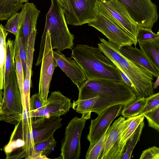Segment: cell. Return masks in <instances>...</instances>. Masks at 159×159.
I'll list each match as a JSON object with an SVG mask.
<instances>
[{
    "label": "cell",
    "mask_w": 159,
    "mask_h": 159,
    "mask_svg": "<svg viewBox=\"0 0 159 159\" xmlns=\"http://www.w3.org/2000/svg\"><path fill=\"white\" fill-rule=\"evenodd\" d=\"M62 120L60 117H39L32 121L21 119L15 125L6 145L7 148L15 153L17 158H25L36 143L53 135L61 127Z\"/></svg>",
    "instance_id": "cell-1"
},
{
    "label": "cell",
    "mask_w": 159,
    "mask_h": 159,
    "mask_svg": "<svg viewBox=\"0 0 159 159\" xmlns=\"http://www.w3.org/2000/svg\"><path fill=\"white\" fill-rule=\"evenodd\" d=\"M79 91V100L98 97L93 111L98 115L109 107L117 104L124 105L136 98L134 93L123 80L88 79Z\"/></svg>",
    "instance_id": "cell-2"
},
{
    "label": "cell",
    "mask_w": 159,
    "mask_h": 159,
    "mask_svg": "<svg viewBox=\"0 0 159 159\" xmlns=\"http://www.w3.org/2000/svg\"><path fill=\"white\" fill-rule=\"evenodd\" d=\"M71 57L79 64L88 79L122 80L116 66L98 48L87 44H78L72 49Z\"/></svg>",
    "instance_id": "cell-3"
},
{
    "label": "cell",
    "mask_w": 159,
    "mask_h": 159,
    "mask_svg": "<svg viewBox=\"0 0 159 159\" xmlns=\"http://www.w3.org/2000/svg\"><path fill=\"white\" fill-rule=\"evenodd\" d=\"M51 0L43 32L49 34L52 50L57 49L61 52L66 49H72L74 35L69 30L64 11L55 0Z\"/></svg>",
    "instance_id": "cell-4"
},
{
    "label": "cell",
    "mask_w": 159,
    "mask_h": 159,
    "mask_svg": "<svg viewBox=\"0 0 159 159\" xmlns=\"http://www.w3.org/2000/svg\"><path fill=\"white\" fill-rule=\"evenodd\" d=\"M0 108L1 121L16 125L22 116L21 94L17 80L16 68L10 73L4 83Z\"/></svg>",
    "instance_id": "cell-5"
},
{
    "label": "cell",
    "mask_w": 159,
    "mask_h": 159,
    "mask_svg": "<svg viewBox=\"0 0 159 159\" xmlns=\"http://www.w3.org/2000/svg\"><path fill=\"white\" fill-rule=\"evenodd\" d=\"M88 24L102 33L109 42L119 49L133 45L135 46L137 44V41L115 22L99 0L96 19Z\"/></svg>",
    "instance_id": "cell-6"
},
{
    "label": "cell",
    "mask_w": 159,
    "mask_h": 159,
    "mask_svg": "<svg viewBox=\"0 0 159 159\" xmlns=\"http://www.w3.org/2000/svg\"><path fill=\"white\" fill-rule=\"evenodd\" d=\"M114 64L131 81L135 89L136 98H147L155 93L152 86L153 76L149 71L123 56L119 64Z\"/></svg>",
    "instance_id": "cell-7"
},
{
    "label": "cell",
    "mask_w": 159,
    "mask_h": 159,
    "mask_svg": "<svg viewBox=\"0 0 159 159\" xmlns=\"http://www.w3.org/2000/svg\"><path fill=\"white\" fill-rule=\"evenodd\" d=\"M91 113L72 119L66 126L64 138L61 141L60 157L63 159H79L81 154L80 139L87 120Z\"/></svg>",
    "instance_id": "cell-8"
},
{
    "label": "cell",
    "mask_w": 159,
    "mask_h": 159,
    "mask_svg": "<svg viewBox=\"0 0 159 159\" xmlns=\"http://www.w3.org/2000/svg\"><path fill=\"white\" fill-rule=\"evenodd\" d=\"M140 27L152 29L158 18L156 5L151 0H118Z\"/></svg>",
    "instance_id": "cell-9"
},
{
    "label": "cell",
    "mask_w": 159,
    "mask_h": 159,
    "mask_svg": "<svg viewBox=\"0 0 159 159\" xmlns=\"http://www.w3.org/2000/svg\"><path fill=\"white\" fill-rule=\"evenodd\" d=\"M43 35L45 39L43 57L41 62L39 93L44 105L48 98L50 82L57 62L53 56L50 37L47 32L43 33Z\"/></svg>",
    "instance_id": "cell-10"
},
{
    "label": "cell",
    "mask_w": 159,
    "mask_h": 159,
    "mask_svg": "<svg viewBox=\"0 0 159 159\" xmlns=\"http://www.w3.org/2000/svg\"><path fill=\"white\" fill-rule=\"evenodd\" d=\"M72 106L71 99L59 91L52 92L45 105L39 110L30 111L32 120L39 117H60L68 112Z\"/></svg>",
    "instance_id": "cell-11"
},
{
    "label": "cell",
    "mask_w": 159,
    "mask_h": 159,
    "mask_svg": "<svg viewBox=\"0 0 159 159\" xmlns=\"http://www.w3.org/2000/svg\"><path fill=\"white\" fill-rule=\"evenodd\" d=\"M115 22L137 41L139 26L118 0H99Z\"/></svg>",
    "instance_id": "cell-12"
},
{
    "label": "cell",
    "mask_w": 159,
    "mask_h": 159,
    "mask_svg": "<svg viewBox=\"0 0 159 159\" xmlns=\"http://www.w3.org/2000/svg\"><path fill=\"white\" fill-rule=\"evenodd\" d=\"M123 106L117 104L109 107L98 114L97 118L91 120L87 136L89 146L96 142L109 128L114 120L121 114Z\"/></svg>",
    "instance_id": "cell-13"
},
{
    "label": "cell",
    "mask_w": 159,
    "mask_h": 159,
    "mask_svg": "<svg viewBox=\"0 0 159 159\" xmlns=\"http://www.w3.org/2000/svg\"><path fill=\"white\" fill-rule=\"evenodd\" d=\"M144 117L143 115H139L125 120L123 127L106 159H121L128 141L140 123L144 120Z\"/></svg>",
    "instance_id": "cell-14"
},
{
    "label": "cell",
    "mask_w": 159,
    "mask_h": 159,
    "mask_svg": "<svg viewBox=\"0 0 159 159\" xmlns=\"http://www.w3.org/2000/svg\"><path fill=\"white\" fill-rule=\"evenodd\" d=\"M53 56L59 67L79 89L88 78L78 62L71 57H67L58 50H53Z\"/></svg>",
    "instance_id": "cell-15"
},
{
    "label": "cell",
    "mask_w": 159,
    "mask_h": 159,
    "mask_svg": "<svg viewBox=\"0 0 159 159\" xmlns=\"http://www.w3.org/2000/svg\"><path fill=\"white\" fill-rule=\"evenodd\" d=\"M19 13L18 32L17 35L24 38L27 49L28 40L30 34L37 29V23L40 11L33 3L25 2Z\"/></svg>",
    "instance_id": "cell-16"
},
{
    "label": "cell",
    "mask_w": 159,
    "mask_h": 159,
    "mask_svg": "<svg viewBox=\"0 0 159 159\" xmlns=\"http://www.w3.org/2000/svg\"><path fill=\"white\" fill-rule=\"evenodd\" d=\"M98 0H70L74 9L78 26L95 20L98 11Z\"/></svg>",
    "instance_id": "cell-17"
},
{
    "label": "cell",
    "mask_w": 159,
    "mask_h": 159,
    "mask_svg": "<svg viewBox=\"0 0 159 159\" xmlns=\"http://www.w3.org/2000/svg\"><path fill=\"white\" fill-rule=\"evenodd\" d=\"M122 55L126 59L137 65L150 72L153 76H159L158 70L148 60L141 50L135 46H126L119 49Z\"/></svg>",
    "instance_id": "cell-18"
},
{
    "label": "cell",
    "mask_w": 159,
    "mask_h": 159,
    "mask_svg": "<svg viewBox=\"0 0 159 159\" xmlns=\"http://www.w3.org/2000/svg\"><path fill=\"white\" fill-rule=\"evenodd\" d=\"M125 120L124 117L120 116L109 127L105 135L103 147L99 159H106L123 127Z\"/></svg>",
    "instance_id": "cell-19"
},
{
    "label": "cell",
    "mask_w": 159,
    "mask_h": 159,
    "mask_svg": "<svg viewBox=\"0 0 159 159\" xmlns=\"http://www.w3.org/2000/svg\"><path fill=\"white\" fill-rule=\"evenodd\" d=\"M57 142L53 135L36 143L28 152L25 159H48L47 157L55 148Z\"/></svg>",
    "instance_id": "cell-20"
},
{
    "label": "cell",
    "mask_w": 159,
    "mask_h": 159,
    "mask_svg": "<svg viewBox=\"0 0 159 159\" xmlns=\"http://www.w3.org/2000/svg\"><path fill=\"white\" fill-rule=\"evenodd\" d=\"M32 68L26 66L23 92L21 95L23 116H30V88Z\"/></svg>",
    "instance_id": "cell-21"
},
{
    "label": "cell",
    "mask_w": 159,
    "mask_h": 159,
    "mask_svg": "<svg viewBox=\"0 0 159 159\" xmlns=\"http://www.w3.org/2000/svg\"><path fill=\"white\" fill-rule=\"evenodd\" d=\"M101 41L98 45L101 52L114 64H119L123 58L119 48L112 43L104 39L99 38Z\"/></svg>",
    "instance_id": "cell-22"
},
{
    "label": "cell",
    "mask_w": 159,
    "mask_h": 159,
    "mask_svg": "<svg viewBox=\"0 0 159 159\" xmlns=\"http://www.w3.org/2000/svg\"><path fill=\"white\" fill-rule=\"evenodd\" d=\"M8 32L0 24V89H3L5 75V63L6 56V39Z\"/></svg>",
    "instance_id": "cell-23"
},
{
    "label": "cell",
    "mask_w": 159,
    "mask_h": 159,
    "mask_svg": "<svg viewBox=\"0 0 159 159\" xmlns=\"http://www.w3.org/2000/svg\"><path fill=\"white\" fill-rule=\"evenodd\" d=\"M148 98H136L124 105L120 114L127 118L139 115L146 104Z\"/></svg>",
    "instance_id": "cell-24"
},
{
    "label": "cell",
    "mask_w": 159,
    "mask_h": 159,
    "mask_svg": "<svg viewBox=\"0 0 159 159\" xmlns=\"http://www.w3.org/2000/svg\"><path fill=\"white\" fill-rule=\"evenodd\" d=\"M23 5L19 0H0V20H7Z\"/></svg>",
    "instance_id": "cell-25"
},
{
    "label": "cell",
    "mask_w": 159,
    "mask_h": 159,
    "mask_svg": "<svg viewBox=\"0 0 159 159\" xmlns=\"http://www.w3.org/2000/svg\"><path fill=\"white\" fill-rule=\"evenodd\" d=\"M6 56L5 63V82L12 70L16 68V46L14 41L9 39L6 42Z\"/></svg>",
    "instance_id": "cell-26"
},
{
    "label": "cell",
    "mask_w": 159,
    "mask_h": 159,
    "mask_svg": "<svg viewBox=\"0 0 159 159\" xmlns=\"http://www.w3.org/2000/svg\"><path fill=\"white\" fill-rule=\"evenodd\" d=\"M138 43L140 49L148 60L159 71V47L149 43Z\"/></svg>",
    "instance_id": "cell-27"
},
{
    "label": "cell",
    "mask_w": 159,
    "mask_h": 159,
    "mask_svg": "<svg viewBox=\"0 0 159 159\" xmlns=\"http://www.w3.org/2000/svg\"><path fill=\"white\" fill-rule=\"evenodd\" d=\"M137 43H147L159 47V33H154L152 29L139 26L137 36Z\"/></svg>",
    "instance_id": "cell-28"
},
{
    "label": "cell",
    "mask_w": 159,
    "mask_h": 159,
    "mask_svg": "<svg viewBox=\"0 0 159 159\" xmlns=\"http://www.w3.org/2000/svg\"><path fill=\"white\" fill-rule=\"evenodd\" d=\"M144 126V120L142 121L128 141L125 150L121 159H130L133 151L138 142L139 141Z\"/></svg>",
    "instance_id": "cell-29"
},
{
    "label": "cell",
    "mask_w": 159,
    "mask_h": 159,
    "mask_svg": "<svg viewBox=\"0 0 159 159\" xmlns=\"http://www.w3.org/2000/svg\"><path fill=\"white\" fill-rule=\"evenodd\" d=\"M62 8L67 24L78 26V22L74 9L70 0H55Z\"/></svg>",
    "instance_id": "cell-30"
},
{
    "label": "cell",
    "mask_w": 159,
    "mask_h": 159,
    "mask_svg": "<svg viewBox=\"0 0 159 159\" xmlns=\"http://www.w3.org/2000/svg\"><path fill=\"white\" fill-rule=\"evenodd\" d=\"M108 129H107L99 139L94 144L89 146L86 153V159H99L103 147L105 135Z\"/></svg>",
    "instance_id": "cell-31"
},
{
    "label": "cell",
    "mask_w": 159,
    "mask_h": 159,
    "mask_svg": "<svg viewBox=\"0 0 159 159\" xmlns=\"http://www.w3.org/2000/svg\"><path fill=\"white\" fill-rule=\"evenodd\" d=\"M18 49L19 57L22 64L25 77L26 68L27 53L25 40L23 37L17 35L14 41Z\"/></svg>",
    "instance_id": "cell-32"
},
{
    "label": "cell",
    "mask_w": 159,
    "mask_h": 159,
    "mask_svg": "<svg viewBox=\"0 0 159 159\" xmlns=\"http://www.w3.org/2000/svg\"><path fill=\"white\" fill-rule=\"evenodd\" d=\"M14 42L16 46L15 62L16 75L21 95L23 92L25 77L22 64L19 56L18 48L16 43L14 41Z\"/></svg>",
    "instance_id": "cell-33"
},
{
    "label": "cell",
    "mask_w": 159,
    "mask_h": 159,
    "mask_svg": "<svg viewBox=\"0 0 159 159\" xmlns=\"http://www.w3.org/2000/svg\"><path fill=\"white\" fill-rule=\"evenodd\" d=\"M147 119L148 126L159 131V106L143 114Z\"/></svg>",
    "instance_id": "cell-34"
},
{
    "label": "cell",
    "mask_w": 159,
    "mask_h": 159,
    "mask_svg": "<svg viewBox=\"0 0 159 159\" xmlns=\"http://www.w3.org/2000/svg\"><path fill=\"white\" fill-rule=\"evenodd\" d=\"M19 13L14 14L7 19L4 26L5 30L7 32L13 34L16 36L17 35L19 29Z\"/></svg>",
    "instance_id": "cell-35"
},
{
    "label": "cell",
    "mask_w": 159,
    "mask_h": 159,
    "mask_svg": "<svg viewBox=\"0 0 159 159\" xmlns=\"http://www.w3.org/2000/svg\"><path fill=\"white\" fill-rule=\"evenodd\" d=\"M159 106V93L148 97L146 104L139 115L150 111Z\"/></svg>",
    "instance_id": "cell-36"
},
{
    "label": "cell",
    "mask_w": 159,
    "mask_h": 159,
    "mask_svg": "<svg viewBox=\"0 0 159 159\" xmlns=\"http://www.w3.org/2000/svg\"><path fill=\"white\" fill-rule=\"evenodd\" d=\"M140 159H159V149L153 146L143 151L140 156Z\"/></svg>",
    "instance_id": "cell-37"
},
{
    "label": "cell",
    "mask_w": 159,
    "mask_h": 159,
    "mask_svg": "<svg viewBox=\"0 0 159 159\" xmlns=\"http://www.w3.org/2000/svg\"><path fill=\"white\" fill-rule=\"evenodd\" d=\"M44 105L38 93L33 95L30 98V111L39 110Z\"/></svg>",
    "instance_id": "cell-38"
},
{
    "label": "cell",
    "mask_w": 159,
    "mask_h": 159,
    "mask_svg": "<svg viewBox=\"0 0 159 159\" xmlns=\"http://www.w3.org/2000/svg\"><path fill=\"white\" fill-rule=\"evenodd\" d=\"M117 68L120 75L122 79V80L129 87L132 91L134 93H135V89L128 77L119 69Z\"/></svg>",
    "instance_id": "cell-39"
},
{
    "label": "cell",
    "mask_w": 159,
    "mask_h": 159,
    "mask_svg": "<svg viewBox=\"0 0 159 159\" xmlns=\"http://www.w3.org/2000/svg\"><path fill=\"white\" fill-rule=\"evenodd\" d=\"M157 78L156 81L152 84L153 88L154 89H157L159 84V76Z\"/></svg>",
    "instance_id": "cell-40"
},
{
    "label": "cell",
    "mask_w": 159,
    "mask_h": 159,
    "mask_svg": "<svg viewBox=\"0 0 159 159\" xmlns=\"http://www.w3.org/2000/svg\"><path fill=\"white\" fill-rule=\"evenodd\" d=\"M2 90L0 89V108L3 99L2 96H3V92H2Z\"/></svg>",
    "instance_id": "cell-41"
},
{
    "label": "cell",
    "mask_w": 159,
    "mask_h": 159,
    "mask_svg": "<svg viewBox=\"0 0 159 159\" xmlns=\"http://www.w3.org/2000/svg\"><path fill=\"white\" fill-rule=\"evenodd\" d=\"M20 2L23 3L24 2H28L29 0H19Z\"/></svg>",
    "instance_id": "cell-42"
},
{
    "label": "cell",
    "mask_w": 159,
    "mask_h": 159,
    "mask_svg": "<svg viewBox=\"0 0 159 159\" xmlns=\"http://www.w3.org/2000/svg\"><path fill=\"white\" fill-rule=\"evenodd\" d=\"M0 121H1V115L0 114Z\"/></svg>",
    "instance_id": "cell-43"
},
{
    "label": "cell",
    "mask_w": 159,
    "mask_h": 159,
    "mask_svg": "<svg viewBox=\"0 0 159 159\" xmlns=\"http://www.w3.org/2000/svg\"></svg>",
    "instance_id": "cell-44"
}]
</instances>
